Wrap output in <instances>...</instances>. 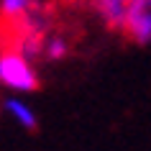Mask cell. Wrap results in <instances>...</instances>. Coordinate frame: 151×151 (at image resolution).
<instances>
[{
	"label": "cell",
	"mask_w": 151,
	"mask_h": 151,
	"mask_svg": "<svg viewBox=\"0 0 151 151\" xmlns=\"http://www.w3.org/2000/svg\"><path fill=\"white\" fill-rule=\"evenodd\" d=\"M0 85L16 92H33L41 87V80L31 59H26L21 51L13 49L0 54Z\"/></svg>",
	"instance_id": "6da1fadb"
},
{
	"label": "cell",
	"mask_w": 151,
	"mask_h": 151,
	"mask_svg": "<svg viewBox=\"0 0 151 151\" xmlns=\"http://www.w3.org/2000/svg\"><path fill=\"white\" fill-rule=\"evenodd\" d=\"M120 33L138 46L151 44V0H128Z\"/></svg>",
	"instance_id": "7a4b0ae2"
},
{
	"label": "cell",
	"mask_w": 151,
	"mask_h": 151,
	"mask_svg": "<svg viewBox=\"0 0 151 151\" xmlns=\"http://www.w3.org/2000/svg\"><path fill=\"white\" fill-rule=\"evenodd\" d=\"M128 0H90V10L100 18V23L108 31H120L126 21Z\"/></svg>",
	"instance_id": "3957f363"
},
{
	"label": "cell",
	"mask_w": 151,
	"mask_h": 151,
	"mask_svg": "<svg viewBox=\"0 0 151 151\" xmlns=\"http://www.w3.org/2000/svg\"><path fill=\"white\" fill-rule=\"evenodd\" d=\"M3 108H5V113H8L21 128H26V131H33V128L39 126L36 113H33L31 105H26L23 100H18V97H8V100L3 103Z\"/></svg>",
	"instance_id": "277c9868"
},
{
	"label": "cell",
	"mask_w": 151,
	"mask_h": 151,
	"mask_svg": "<svg viewBox=\"0 0 151 151\" xmlns=\"http://www.w3.org/2000/svg\"><path fill=\"white\" fill-rule=\"evenodd\" d=\"M67 54H69V41L64 39L62 33L46 36V41H44V56L49 62H62Z\"/></svg>",
	"instance_id": "5b68a950"
},
{
	"label": "cell",
	"mask_w": 151,
	"mask_h": 151,
	"mask_svg": "<svg viewBox=\"0 0 151 151\" xmlns=\"http://www.w3.org/2000/svg\"><path fill=\"white\" fill-rule=\"evenodd\" d=\"M36 0H0V16L5 18V21H18L21 16H26L28 13V8H31Z\"/></svg>",
	"instance_id": "8992f818"
},
{
	"label": "cell",
	"mask_w": 151,
	"mask_h": 151,
	"mask_svg": "<svg viewBox=\"0 0 151 151\" xmlns=\"http://www.w3.org/2000/svg\"><path fill=\"white\" fill-rule=\"evenodd\" d=\"M54 3H72V0H54Z\"/></svg>",
	"instance_id": "52a82bcc"
}]
</instances>
